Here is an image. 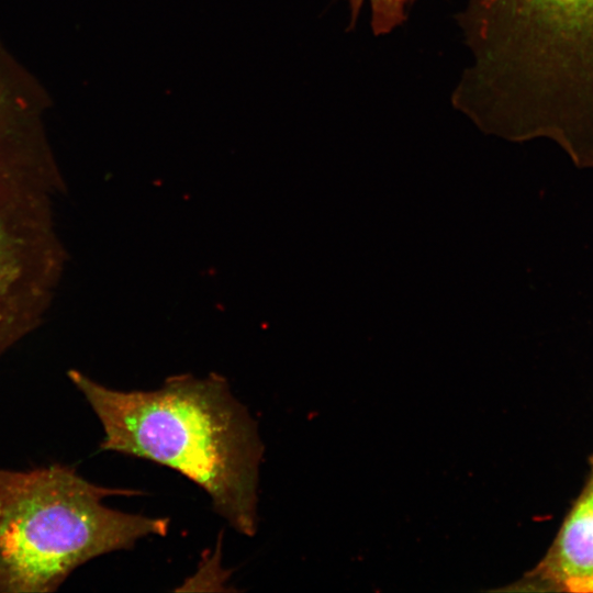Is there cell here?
Segmentation results:
<instances>
[{
	"instance_id": "6da1fadb",
	"label": "cell",
	"mask_w": 593,
	"mask_h": 593,
	"mask_svg": "<svg viewBox=\"0 0 593 593\" xmlns=\"http://www.w3.org/2000/svg\"><path fill=\"white\" fill-rule=\"evenodd\" d=\"M470 63L451 94L483 130L545 137L593 168V0H467Z\"/></svg>"
},
{
	"instance_id": "7a4b0ae2",
	"label": "cell",
	"mask_w": 593,
	"mask_h": 593,
	"mask_svg": "<svg viewBox=\"0 0 593 593\" xmlns=\"http://www.w3.org/2000/svg\"><path fill=\"white\" fill-rule=\"evenodd\" d=\"M68 377L102 425L100 450L182 473L209 494L215 512L236 532L256 534L265 446L256 421L225 378L187 373L156 390L120 391L77 370Z\"/></svg>"
},
{
	"instance_id": "3957f363",
	"label": "cell",
	"mask_w": 593,
	"mask_h": 593,
	"mask_svg": "<svg viewBox=\"0 0 593 593\" xmlns=\"http://www.w3.org/2000/svg\"><path fill=\"white\" fill-rule=\"evenodd\" d=\"M94 484L70 466L0 468V593L55 592L79 567L127 550L169 521L105 506L112 495L141 494Z\"/></svg>"
},
{
	"instance_id": "277c9868",
	"label": "cell",
	"mask_w": 593,
	"mask_h": 593,
	"mask_svg": "<svg viewBox=\"0 0 593 593\" xmlns=\"http://www.w3.org/2000/svg\"><path fill=\"white\" fill-rule=\"evenodd\" d=\"M44 130L26 100L0 78V355L26 328L20 298L34 295L36 264V199L22 180L46 170ZM36 295V294H35Z\"/></svg>"
},
{
	"instance_id": "5b68a950",
	"label": "cell",
	"mask_w": 593,
	"mask_h": 593,
	"mask_svg": "<svg viewBox=\"0 0 593 593\" xmlns=\"http://www.w3.org/2000/svg\"><path fill=\"white\" fill-rule=\"evenodd\" d=\"M533 578L545 590L593 593V455L586 482Z\"/></svg>"
},
{
	"instance_id": "8992f818",
	"label": "cell",
	"mask_w": 593,
	"mask_h": 593,
	"mask_svg": "<svg viewBox=\"0 0 593 593\" xmlns=\"http://www.w3.org/2000/svg\"><path fill=\"white\" fill-rule=\"evenodd\" d=\"M371 8V29L374 35H384L406 20L407 8L416 0H368ZM365 0H348L350 26L359 16Z\"/></svg>"
}]
</instances>
